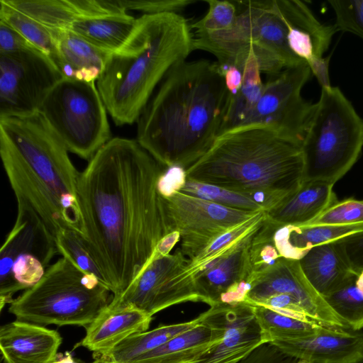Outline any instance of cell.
I'll list each match as a JSON object with an SVG mask.
<instances>
[{"label":"cell","instance_id":"bcb514c9","mask_svg":"<svg viewBox=\"0 0 363 363\" xmlns=\"http://www.w3.org/2000/svg\"><path fill=\"white\" fill-rule=\"evenodd\" d=\"M356 285L359 291L363 294V271L357 276Z\"/></svg>","mask_w":363,"mask_h":363},{"label":"cell","instance_id":"8992f818","mask_svg":"<svg viewBox=\"0 0 363 363\" xmlns=\"http://www.w3.org/2000/svg\"><path fill=\"white\" fill-rule=\"evenodd\" d=\"M234 2L238 13L233 25L222 31L194 33V50L211 53L220 65H233L242 71L251 50L261 72L270 77L306 63L288 46V28L277 0Z\"/></svg>","mask_w":363,"mask_h":363},{"label":"cell","instance_id":"7a4b0ae2","mask_svg":"<svg viewBox=\"0 0 363 363\" xmlns=\"http://www.w3.org/2000/svg\"><path fill=\"white\" fill-rule=\"evenodd\" d=\"M229 97L217 62H180L138 118L136 140L165 169L186 170L218 136Z\"/></svg>","mask_w":363,"mask_h":363},{"label":"cell","instance_id":"e0dca14e","mask_svg":"<svg viewBox=\"0 0 363 363\" xmlns=\"http://www.w3.org/2000/svg\"><path fill=\"white\" fill-rule=\"evenodd\" d=\"M201 315L221 326L224 333L220 342L201 357L199 363H238L266 343L248 303L216 304Z\"/></svg>","mask_w":363,"mask_h":363},{"label":"cell","instance_id":"8d00e7d4","mask_svg":"<svg viewBox=\"0 0 363 363\" xmlns=\"http://www.w3.org/2000/svg\"><path fill=\"white\" fill-rule=\"evenodd\" d=\"M362 222H363V199L350 197L341 201L337 200L308 224L346 225Z\"/></svg>","mask_w":363,"mask_h":363},{"label":"cell","instance_id":"f6af8a7d","mask_svg":"<svg viewBox=\"0 0 363 363\" xmlns=\"http://www.w3.org/2000/svg\"><path fill=\"white\" fill-rule=\"evenodd\" d=\"M51 363H77L69 354L66 355L57 354L55 359Z\"/></svg>","mask_w":363,"mask_h":363},{"label":"cell","instance_id":"7dc6e473","mask_svg":"<svg viewBox=\"0 0 363 363\" xmlns=\"http://www.w3.org/2000/svg\"><path fill=\"white\" fill-rule=\"evenodd\" d=\"M199 359L191 360V361L184 362H182V363H199Z\"/></svg>","mask_w":363,"mask_h":363},{"label":"cell","instance_id":"9a60e30c","mask_svg":"<svg viewBox=\"0 0 363 363\" xmlns=\"http://www.w3.org/2000/svg\"><path fill=\"white\" fill-rule=\"evenodd\" d=\"M264 223L194 274L196 287L203 303L212 306L245 302L255 272L252 246Z\"/></svg>","mask_w":363,"mask_h":363},{"label":"cell","instance_id":"7402d4cb","mask_svg":"<svg viewBox=\"0 0 363 363\" xmlns=\"http://www.w3.org/2000/svg\"><path fill=\"white\" fill-rule=\"evenodd\" d=\"M334 185L324 182H304L294 194L266 211L276 228L308 224L337 201Z\"/></svg>","mask_w":363,"mask_h":363},{"label":"cell","instance_id":"60d3db41","mask_svg":"<svg viewBox=\"0 0 363 363\" xmlns=\"http://www.w3.org/2000/svg\"><path fill=\"white\" fill-rule=\"evenodd\" d=\"M186 169L180 167L166 168L158 181V189L163 197L179 191L186 181Z\"/></svg>","mask_w":363,"mask_h":363},{"label":"cell","instance_id":"484cf974","mask_svg":"<svg viewBox=\"0 0 363 363\" xmlns=\"http://www.w3.org/2000/svg\"><path fill=\"white\" fill-rule=\"evenodd\" d=\"M363 231V222L346 225H287L277 228L272 240L279 257L299 260L313 247Z\"/></svg>","mask_w":363,"mask_h":363},{"label":"cell","instance_id":"5b68a950","mask_svg":"<svg viewBox=\"0 0 363 363\" xmlns=\"http://www.w3.org/2000/svg\"><path fill=\"white\" fill-rule=\"evenodd\" d=\"M194 50L190 24L179 13L143 14L127 42L109 57L96 86L117 125L136 122L157 86Z\"/></svg>","mask_w":363,"mask_h":363},{"label":"cell","instance_id":"836d02e7","mask_svg":"<svg viewBox=\"0 0 363 363\" xmlns=\"http://www.w3.org/2000/svg\"><path fill=\"white\" fill-rule=\"evenodd\" d=\"M179 191L231 208L251 212L265 211L260 204L245 195L194 180L186 179Z\"/></svg>","mask_w":363,"mask_h":363},{"label":"cell","instance_id":"d6a6232c","mask_svg":"<svg viewBox=\"0 0 363 363\" xmlns=\"http://www.w3.org/2000/svg\"><path fill=\"white\" fill-rule=\"evenodd\" d=\"M357 277L324 297L346 326L353 330L363 328V294L357 287Z\"/></svg>","mask_w":363,"mask_h":363},{"label":"cell","instance_id":"4dcf8cb0","mask_svg":"<svg viewBox=\"0 0 363 363\" xmlns=\"http://www.w3.org/2000/svg\"><path fill=\"white\" fill-rule=\"evenodd\" d=\"M0 21L15 29L57 66V29L43 25L9 6L4 0H0Z\"/></svg>","mask_w":363,"mask_h":363},{"label":"cell","instance_id":"b9f144b4","mask_svg":"<svg viewBox=\"0 0 363 363\" xmlns=\"http://www.w3.org/2000/svg\"><path fill=\"white\" fill-rule=\"evenodd\" d=\"M33 48H36L15 29L0 21V53L13 52Z\"/></svg>","mask_w":363,"mask_h":363},{"label":"cell","instance_id":"e575fe53","mask_svg":"<svg viewBox=\"0 0 363 363\" xmlns=\"http://www.w3.org/2000/svg\"><path fill=\"white\" fill-rule=\"evenodd\" d=\"M55 240L59 254L82 271L95 275L105 285L99 268L84 246L77 232L63 229L57 233Z\"/></svg>","mask_w":363,"mask_h":363},{"label":"cell","instance_id":"7c38bea8","mask_svg":"<svg viewBox=\"0 0 363 363\" xmlns=\"http://www.w3.org/2000/svg\"><path fill=\"white\" fill-rule=\"evenodd\" d=\"M164 199L172 225L180 235L179 249L190 260L218 237L259 212L225 207L181 191Z\"/></svg>","mask_w":363,"mask_h":363},{"label":"cell","instance_id":"52a82bcc","mask_svg":"<svg viewBox=\"0 0 363 363\" xmlns=\"http://www.w3.org/2000/svg\"><path fill=\"white\" fill-rule=\"evenodd\" d=\"M111 294L95 275L62 257L34 286L13 300L9 311L16 320L42 326L86 328L111 302Z\"/></svg>","mask_w":363,"mask_h":363},{"label":"cell","instance_id":"83f0119b","mask_svg":"<svg viewBox=\"0 0 363 363\" xmlns=\"http://www.w3.org/2000/svg\"><path fill=\"white\" fill-rule=\"evenodd\" d=\"M250 52L242 69V86L235 95L229 97L218 136L244 125L261 98L264 87L261 71L254 52Z\"/></svg>","mask_w":363,"mask_h":363},{"label":"cell","instance_id":"d590c367","mask_svg":"<svg viewBox=\"0 0 363 363\" xmlns=\"http://www.w3.org/2000/svg\"><path fill=\"white\" fill-rule=\"evenodd\" d=\"M208 9L206 14L191 24L195 33H215L229 29L235 23L238 9L234 1L205 0Z\"/></svg>","mask_w":363,"mask_h":363},{"label":"cell","instance_id":"ac0fdd59","mask_svg":"<svg viewBox=\"0 0 363 363\" xmlns=\"http://www.w3.org/2000/svg\"><path fill=\"white\" fill-rule=\"evenodd\" d=\"M286 355L309 363L363 362V333L328 328L308 335L270 342Z\"/></svg>","mask_w":363,"mask_h":363},{"label":"cell","instance_id":"7bdbcfd3","mask_svg":"<svg viewBox=\"0 0 363 363\" xmlns=\"http://www.w3.org/2000/svg\"><path fill=\"white\" fill-rule=\"evenodd\" d=\"M220 67L229 94L233 96L237 94L242 86L243 81L242 71L233 65H220Z\"/></svg>","mask_w":363,"mask_h":363},{"label":"cell","instance_id":"277c9868","mask_svg":"<svg viewBox=\"0 0 363 363\" xmlns=\"http://www.w3.org/2000/svg\"><path fill=\"white\" fill-rule=\"evenodd\" d=\"M186 173L188 179L245 195L267 211L303 184L301 144L272 125L240 126L218 136Z\"/></svg>","mask_w":363,"mask_h":363},{"label":"cell","instance_id":"30bf717a","mask_svg":"<svg viewBox=\"0 0 363 363\" xmlns=\"http://www.w3.org/2000/svg\"><path fill=\"white\" fill-rule=\"evenodd\" d=\"M17 216L0 251L1 310L13 296L34 286L57 254L55 237L40 216L17 201Z\"/></svg>","mask_w":363,"mask_h":363},{"label":"cell","instance_id":"f546056e","mask_svg":"<svg viewBox=\"0 0 363 363\" xmlns=\"http://www.w3.org/2000/svg\"><path fill=\"white\" fill-rule=\"evenodd\" d=\"M250 306L266 343L299 338L331 328L289 316L264 306Z\"/></svg>","mask_w":363,"mask_h":363},{"label":"cell","instance_id":"f35d334b","mask_svg":"<svg viewBox=\"0 0 363 363\" xmlns=\"http://www.w3.org/2000/svg\"><path fill=\"white\" fill-rule=\"evenodd\" d=\"M122 7L126 11L133 10L146 15L164 13H179L192 4L195 0H119Z\"/></svg>","mask_w":363,"mask_h":363},{"label":"cell","instance_id":"603a6c76","mask_svg":"<svg viewBox=\"0 0 363 363\" xmlns=\"http://www.w3.org/2000/svg\"><path fill=\"white\" fill-rule=\"evenodd\" d=\"M194 328L174 337L160 347L146 352L131 363H182L197 360L218 345L223 328L201 316Z\"/></svg>","mask_w":363,"mask_h":363},{"label":"cell","instance_id":"f1b7e54d","mask_svg":"<svg viewBox=\"0 0 363 363\" xmlns=\"http://www.w3.org/2000/svg\"><path fill=\"white\" fill-rule=\"evenodd\" d=\"M199 322L200 318L198 316L190 321L162 325L151 330L134 334L118 345L108 359L115 363H131L142 354L194 328Z\"/></svg>","mask_w":363,"mask_h":363},{"label":"cell","instance_id":"ee69618b","mask_svg":"<svg viewBox=\"0 0 363 363\" xmlns=\"http://www.w3.org/2000/svg\"><path fill=\"white\" fill-rule=\"evenodd\" d=\"M329 61L330 57H322L315 58L308 64L311 73L315 75L322 88H328L332 86L330 82L328 71Z\"/></svg>","mask_w":363,"mask_h":363},{"label":"cell","instance_id":"74e56055","mask_svg":"<svg viewBox=\"0 0 363 363\" xmlns=\"http://www.w3.org/2000/svg\"><path fill=\"white\" fill-rule=\"evenodd\" d=\"M335 14L337 31L354 33L363 38V0H330Z\"/></svg>","mask_w":363,"mask_h":363},{"label":"cell","instance_id":"44dd1931","mask_svg":"<svg viewBox=\"0 0 363 363\" xmlns=\"http://www.w3.org/2000/svg\"><path fill=\"white\" fill-rule=\"evenodd\" d=\"M277 3L286 22L291 51L307 64L322 57L337 32L334 25L320 23L303 1L277 0Z\"/></svg>","mask_w":363,"mask_h":363},{"label":"cell","instance_id":"d6986e66","mask_svg":"<svg viewBox=\"0 0 363 363\" xmlns=\"http://www.w3.org/2000/svg\"><path fill=\"white\" fill-rule=\"evenodd\" d=\"M152 320L137 308L111 299L86 328L81 345L95 358H108L113 350L127 337L147 331Z\"/></svg>","mask_w":363,"mask_h":363},{"label":"cell","instance_id":"5bb4252c","mask_svg":"<svg viewBox=\"0 0 363 363\" xmlns=\"http://www.w3.org/2000/svg\"><path fill=\"white\" fill-rule=\"evenodd\" d=\"M311 74L309 66L305 63L271 77L264 84L261 98L244 125H272L302 144L315 108V104L301 96Z\"/></svg>","mask_w":363,"mask_h":363},{"label":"cell","instance_id":"9c48e42d","mask_svg":"<svg viewBox=\"0 0 363 363\" xmlns=\"http://www.w3.org/2000/svg\"><path fill=\"white\" fill-rule=\"evenodd\" d=\"M39 111L68 151L87 161L111 139L107 110L95 82L63 77Z\"/></svg>","mask_w":363,"mask_h":363},{"label":"cell","instance_id":"6da1fadb","mask_svg":"<svg viewBox=\"0 0 363 363\" xmlns=\"http://www.w3.org/2000/svg\"><path fill=\"white\" fill-rule=\"evenodd\" d=\"M164 169L137 140L114 138L79 174V235L113 298L140 276L176 231L158 189Z\"/></svg>","mask_w":363,"mask_h":363},{"label":"cell","instance_id":"2e32d148","mask_svg":"<svg viewBox=\"0 0 363 363\" xmlns=\"http://www.w3.org/2000/svg\"><path fill=\"white\" fill-rule=\"evenodd\" d=\"M294 297L315 321L335 328H348L304 274L299 260L279 257L271 265L254 272L245 303L252 305L272 295Z\"/></svg>","mask_w":363,"mask_h":363},{"label":"cell","instance_id":"4316f807","mask_svg":"<svg viewBox=\"0 0 363 363\" xmlns=\"http://www.w3.org/2000/svg\"><path fill=\"white\" fill-rule=\"evenodd\" d=\"M138 23V18L125 13L94 18H79L68 30L93 45L113 53L130 38Z\"/></svg>","mask_w":363,"mask_h":363},{"label":"cell","instance_id":"4fadbf2b","mask_svg":"<svg viewBox=\"0 0 363 363\" xmlns=\"http://www.w3.org/2000/svg\"><path fill=\"white\" fill-rule=\"evenodd\" d=\"M189 261L180 249L174 254L156 256L120 297L112 299L150 316L174 305L202 302L194 278L186 270Z\"/></svg>","mask_w":363,"mask_h":363},{"label":"cell","instance_id":"ab89813d","mask_svg":"<svg viewBox=\"0 0 363 363\" xmlns=\"http://www.w3.org/2000/svg\"><path fill=\"white\" fill-rule=\"evenodd\" d=\"M335 242L352 271L359 275L363 271V231Z\"/></svg>","mask_w":363,"mask_h":363},{"label":"cell","instance_id":"ffe728a7","mask_svg":"<svg viewBox=\"0 0 363 363\" xmlns=\"http://www.w3.org/2000/svg\"><path fill=\"white\" fill-rule=\"evenodd\" d=\"M62 343L59 333L16 320L0 328V349L5 363H51Z\"/></svg>","mask_w":363,"mask_h":363},{"label":"cell","instance_id":"cb8c5ba5","mask_svg":"<svg viewBox=\"0 0 363 363\" xmlns=\"http://www.w3.org/2000/svg\"><path fill=\"white\" fill-rule=\"evenodd\" d=\"M57 68L64 78L96 82L112 53L68 29L56 30Z\"/></svg>","mask_w":363,"mask_h":363},{"label":"cell","instance_id":"1f68e13d","mask_svg":"<svg viewBox=\"0 0 363 363\" xmlns=\"http://www.w3.org/2000/svg\"><path fill=\"white\" fill-rule=\"evenodd\" d=\"M15 9L54 29H69L79 16L69 0H4Z\"/></svg>","mask_w":363,"mask_h":363},{"label":"cell","instance_id":"ba28073f","mask_svg":"<svg viewBox=\"0 0 363 363\" xmlns=\"http://www.w3.org/2000/svg\"><path fill=\"white\" fill-rule=\"evenodd\" d=\"M363 148V119L336 86L322 88L301 150L304 182L335 185L357 161Z\"/></svg>","mask_w":363,"mask_h":363},{"label":"cell","instance_id":"d4e9b609","mask_svg":"<svg viewBox=\"0 0 363 363\" xmlns=\"http://www.w3.org/2000/svg\"><path fill=\"white\" fill-rule=\"evenodd\" d=\"M299 263L306 278L323 297L358 276L350 269L336 242L313 247Z\"/></svg>","mask_w":363,"mask_h":363},{"label":"cell","instance_id":"3957f363","mask_svg":"<svg viewBox=\"0 0 363 363\" xmlns=\"http://www.w3.org/2000/svg\"><path fill=\"white\" fill-rule=\"evenodd\" d=\"M65 143L40 111L0 118V154L17 201L31 208L56 238L81 233L79 172Z\"/></svg>","mask_w":363,"mask_h":363},{"label":"cell","instance_id":"8fae6325","mask_svg":"<svg viewBox=\"0 0 363 363\" xmlns=\"http://www.w3.org/2000/svg\"><path fill=\"white\" fill-rule=\"evenodd\" d=\"M62 78L50 58L36 48L0 53V118L38 111Z\"/></svg>","mask_w":363,"mask_h":363}]
</instances>
